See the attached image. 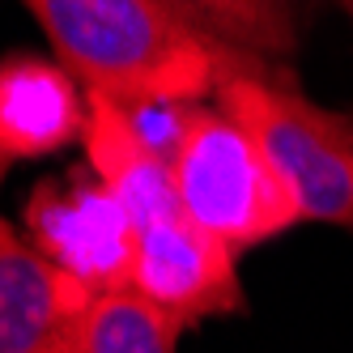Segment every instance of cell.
<instances>
[{"instance_id":"cell-1","label":"cell","mask_w":353,"mask_h":353,"mask_svg":"<svg viewBox=\"0 0 353 353\" xmlns=\"http://www.w3.org/2000/svg\"><path fill=\"white\" fill-rule=\"evenodd\" d=\"M60 64L85 94L119 107L196 103L225 68L251 60L183 26L158 0H26Z\"/></svg>"},{"instance_id":"cell-2","label":"cell","mask_w":353,"mask_h":353,"mask_svg":"<svg viewBox=\"0 0 353 353\" xmlns=\"http://www.w3.org/2000/svg\"><path fill=\"white\" fill-rule=\"evenodd\" d=\"M294 196L302 221L353 225V115L315 107L272 60H239L213 90Z\"/></svg>"},{"instance_id":"cell-3","label":"cell","mask_w":353,"mask_h":353,"mask_svg":"<svg viewBox=\"0 0 353 353\" xmlns=\"http://www.w3.org/2000/svg\"><path fill=\"white\" fill-rule=\"evenodd\" d=\"M170 170L183 213L234 256L302 221L290 188L225 111L188 107L183 141L174 149Z\"/></svg>"},{"instance_id":"cell-4","label":"cell","mask_w":353,"mask_h":353,"mask_svg":"<svg viewBox=\"0 0 353 353\" xmlns=\"http://www.w3.org/2000/svg\"><path fill=\"white\" fill-rule=\"evenodd\" d=\"M30 247L94 294L128 290L137 272V225L98 179L39 183L26 205Z\"/></svg>"},{"instance_id":"cell-5","label":"cell","mask_w":353,"mask_h":353,"mask_svg":"<svg viewBox=\"0 0 353 353\" xmlns=\"http://www.w3.org/2000/svg\"><path fill=\"white\" fill-rule=\"evenodd\" d=\"M98 294L0 217V353H85Z\"/></svg>"},{"instance_id":"cell-6","label":"cell","mask_w":353,"mask_h":353,"mask_svg":"<svg viewBox=\"0 0 353 353\" xmlns=\"http://www.w3.org/2000/svg\"><path fill=\"white\" fill-rule=\"evenodd\" d=\"M132 290L166 311L179 327H192L209 315L243 311L234 251L205 234L188 213L137 234Z\"/></svg>"},{"instance_id":"cell-7","label":"cell","mask_w":353,"mask_h":353,"mask_svg":"<svg viewBox=\"0 0 353 353\" xmlns=\"http://www.w3.org/2000/svg\"><path fill=\"white\" fill-rule=\"evenodd\" d=\"M90 98L68 68L34 56L0 64V158H43L85 137Z\"/></svg>"},{"instance_id":"cell-8","label":"cell","mask_w":353,"mask_h":353,"mask_svg":"<svg viewBox=\"0 0 353 353\" xmlns=\"http://www.w3.org/2000/svg\"><path fill=\"white\" fill-rule=\"evenodd\" d=\"M90 98V123H85V154L94 174L103 179L115 200L128 209L137 234L149 230L158 221L179 217V188H174V170L162 154H154L141 132L132 128L128 111L103 94H85Z\"/></svg>"},{"instance_id":"cell-9","label":"cell","mask_w":353,"mask_h":353,"mask_svg":"<svg viewBox=\"0 0 353 353\" xmlns=\"http://www.w3.org/2000/svg\"><path fill=\"white\" fill-rule=\"evenodd\" d=\"M162 9L230 52L281 60L294 52V17L285 0H158Z\"/></svg>"},{"instance_id":"cell-10","label":"cell","mask_w":353,"mask_h":353,"mask_svg":"<svg viewBox=\"0 0 353 353\" xmlns=\"http://www.w3.org/2000/svg\"><path fill=\"white\" fill-rule=\"evenodd\" d=\"M179 332L183 327L166 311H158L145 294L128 285V290L98 294L85 353H174Z\"/></svg>"},{"instance_id":"cell-11","label":"cell","mask_w":353,"mask_h":353,"mask_svg":"<svg viewBox=\"0 0 353 353\" xmlns=\"http://www.w3.org/2000/svg\"><path fill=\"white\" fill-rule=\"evenodd\" d=\"M0 174H5V158H0Z\"/></svg>"},{"instance_id":"cell-12","label":"cell","mask_w":353,"mask_h":353,"mask_svg":"<svg viewBox=\"0 0 353 353\" xmlns=\"http://www.w3.org/2000/svg\"><path fill=\"white\" fill-rule=\"evenodd\" d=\"M345 5H349V13H353V0H345Z\"/></svg>"}]
</instances>
